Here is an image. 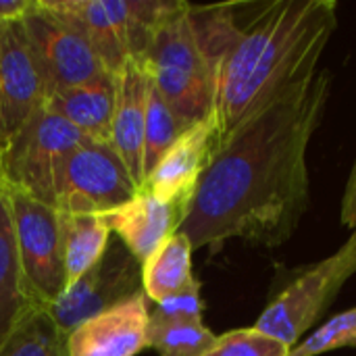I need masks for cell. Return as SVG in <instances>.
<instances>
[{
	"instance_id": "obj_2",
	"label": "cell",
	"mask_w": 356,
	"mask_h": 356,
	"mask_svg": "<svg viewBox=\"0 0 356 356\" xmlns=\"http://www.w3.org/2000/svg\"><path fill=\"white\" fill-rule=\"evenodd\" d=\"M336 27V0H273L240 25L215 73L217 146L269 104L315 77Z\"/></svg>"
},
{
	"instance_id": "obj_28",
	"label": "cell",
	"mask_w": 356,
	"mask_h": 356,
	"mask_svg": "<svg viewBox=\"0 0 356 356\" xmlns=\"http://www.w3.org/2000/svg\"><path fill=\"white\" fill-rule=\"evenodd\" d=\"M33 0H0V21L21 19L29 8Z\"/></svg>"
},
{
	"instance_id": "obj_15",
	"label": "cell",
	"mask_w": 356,
	"mask_h": 356,
	"mask_svg": "<svg viewBox=\"0 0 356 356\" xmlns=\"http://www.w3.org/2000/svg\"><path fill=\"white\" fill-rule=\"evenodd\" d=\"M184 217V209L163 202L150 192L140 190L129 202L104 215L111 232L119 236L123 246L144 263L169 236H173Z\"/></svg>"
},
{
	"instance_id": "obj_12",
	"label": "cell",
	"mask_w": 356,
	"mask_h": 356,
	"mask_svg": "<svg viewBox=\"0 0 356 356\" xmlns=\"http://www.w3.org/2000/svg\"><path fill=\"white\" fill-rule=\"evenodd\" d=\"M150 311L146 294L79 323L67 336L69 356H138L148 348Z\"/></svg>"
},
{
	"instance_id": "obj_21",
	"label": "cell",
	"mask_w": 356,
	"mask_h": 356,
	"mask_svg": "<svg viewBox=\"0 0 356 356\" xmlns=\"http://www.w3.org/2000/svg\"><path fill=\"white\" fill-rule=\"evenodd\" d=\"M188 131L159 90L148 86V100H146V125H144V184L165 152L177 142V138Z\"/></svg>"
},
{
	"instance_id": "obj_13",
	"label": "cell",
	"mask_w": 356,
	"mask_h": 356,
	"mask_svg": "<svg viewBox=\"0 0 356 356\" xmlns=\"http://www.w3.org/2000/svg\"><path fill=\"white\" fill-rule=\"evenodd\" d=\"M215 146L217 127L215 119L209 117L177 138V142L165 152V156L146 177L142 190L150 192L163 202L186 209V202L190 200L204 167L209 165Z\"/></svg>"
},
{
	"instance_id": "obj_29",
	"label": "cell",
	"mask_w": 356,
	"mask_h": 356,
	"mask_svg": "<svg viewBox=\"0 0 356 356\" xmlns=\"http://www.w3.org/2000/svg\"><path fill=\"white\" fill-rule=\"evenodd\" d=\"M2 146H4V134H2V123H0V150H2Z\"/></svg>"
},
{
	"instance_id": "obj_3",
	"label": "cell",
	"mask_w": 356,
	"mask_h": 356,
	"mask_svg": "<svg viewBox=\"0 0 356 356\" xmlns=\"http://www.w3.org/2000/svg\"><path fill=\"white\" fill-rule=\"evenodd\" d=\"M144 65L152 86L186 129L213 117L215 71L198 46L188 2H177L159 23Z\"/></svg>"
},
{
	"instance_id": "obj_27",
	"label": "cell",
	"mask_w": 356,
	"mask_h": 356,
	"mask_svg": "<svg viewBox=\"0 0 356 356\" xmlns=\"http://www.w3.org/2000/svg\"><path fill=\"white\" fill-rule=\"evenodd\" d=\"M340 261V267L346 275V280H350L356 273V227L353 234L348 236V240L338 248V252H334Z\"/></svg>"
},
{
	"instance_id": "obj_11",
	"label": "cell",
	"mask_w": 356,
	"mask_h": 356,
	"mask_svg": "<svg viewBox=\"0 0 356 356\" xmlns=\"http://www.w3.org/2000/svg\"><path fill=\"white\" fill-rule=\"evenodd\" d=\"M44 102V81L23 21H0V123L4 142L19 131Z\"/></svg>"
},
{
	"instance_id": "obj_10",
	"label": "cell",
	"mask_w": 356,
	"mask_h": 356,
	"mask_svg": "<svg viewBox=\"0 0 356 356\" xmlns=\"http://www.w3.org/2000/svg\"><path fill=\"white\" fill-rule=\"evenodd\" d=\"M346 275L336 254L302 271L288 284L261 313L254 330L286 344L296 346L309 327L325 313L346 284Z\"/></svg>"
},
{
	"instance_id": "obj_1",
	"label": "cell",
	"mask_w": 356,
	"mask_h": 356,
	"mask_svg": "<svg viewBox=\"0 0 356 356\" xmlns=\"http://www.w3.org/2000/svg\"><path fill=\"white\" fill-rule=\"evenodd\" d=\"M330 90V73L317 71L215 148L177 227L192 250L227 240L275 248L294 236L311 202L307 154Z\"/></svg>"
},
{
	"instance_id": "obj_17",
	"label": "cell",
	"mask_w": 356,
	"mask_h": 356,
	"mask_svg": "<svg viewBox=\"0 0 356 356\" xmlns=\"http://www.w3.org/2000/svg\"><path fill=\"white\" fill-rule=\"evenodd\" d=\"M58 221H60L65 280L69 288L102 259L111 242L108 240L111 229L104 221V215H92V213H79V215L58 213Z\"/></svg>"
},
{
	"instance_id": "obj_8",
	"label": "cell",
	"mask_w": 356,
	"mask_h": 356,
	"mask_svg": "<svg viewBox=\"0 0 356 356\" xmlns=\"http://www.w3.org/2000/svg\"><path fill=\"white\" fill-rule=\"evenodd\" d=\"M21 21L44 81L46 98L56 90L86 86L113 75L83 33L44 8L40 0H33Z\"/></svg>"
},
{
	"instance_id": "obj_6",
	"label": "cell",
	"mask_w": 356,
	"mask_h": 356,
	"mask_svg": "<svg viewBox=\"0 0 356 356\" xmlns=\"http://www.w3.org/2000/svg\"><path fill=\"white\" fill-rule=\"evenodd\" d=\"M6 194L27 294L35 305L50 307L67 288L58 211L13 188Z\"/></svg>"
},
{
	"instance_id": "obj_18",
	"label": "cell",
	"mask_w": 356,
	"mask_h": 356,
	"mask_svg": "<svg viewBox=\"0 0 356 356\" xmlns=\"http://www.w3.org/2000/svg\"><path fill=\"white\" fill-rule=\"evenodd\" d=\"M31 305L35 302L29 298L25 288L15 242L8 194L4 181L0 179V344L8 336L15 321Z\"/></svg>"
},
{
	"instance_id": "obj_14",
	"label": "cell",
	"mask_w": 356,
	"mask_h": 356,
	"mask_svg": "<svg viewBox=\"0 0 356 356\" xmlns=\"http://www.w3.org/2000/svg\"><path fill=\"white\" fill-rule=\"evenodd\" d=\"M150 75L144 60H125L117 73V98L108 144L115 148L138 190L144 188V125Z\"/></svg>"
},
{
	"instance_id": "obj_24",
	"label": "cell",
	"mask_w": 356,
	"mask_h": 356,
	"mask_svg": "<svg viewBox=\"0 0 356 356\" xmlns=\"http://www.w3.org/2000/svg\"><path fill=\"white\" fill-rule=\"evenodd\" d=\"M290 348L254 327L234 330L217 336L215 344L202 356H288Z\"/></svg>"
},
{
	"instance_id": "obj_5",
	"label": "cell",
	"mask_w": 356,
	"mask_h": 356,
	"mask_svg": "<svg viewBox=\"0 0 356 356\" xmlns=\"http://www.w3.org/2000/svg\"><path fill=\"white\" fill-rule=\"evenodd\" d=\"M86 140L90 138L42 106L4 142L0 150V179L6 188L54 207L58 169Z\"/></svg>"
},
{
	"instance_id": "obj_23",
	"label": "cell",
	"mask_w": 356,
	"mask_h": 356,
	"mask_svg": "<svg viewBox=\"0 0 356 356\" xmlns=\"http://www.w3.org/2000/svg\"><path fill=\"white\" fill-rule=\"evenodd\" d=\"M340 348H356V307L325 321L292 346L288 356H321Z\"/></svg>"
},
{
	"instance_id": "obj_16",
	"label": "cell",
	"mask_w": 356,
	"mask_h": 356,
	"mask_svg": "<svg viewBox=\"0 0 356 356\" xmlns=\"http://www.w3.org/2000/svg\"><path fill=\"white\" fill-rule=\"evenodd\" d=\"M117 98V75L86 86L65 88L52 92L44 108L58 115L86 138L96 142L111 140V125Z\"/></svg>"
},
{
	"instance_id": "obj_9",
	"label": "cell",
	"mask_w": 356,
	"mask_h": 356,
	"mask_svg": "<svg viewBox=\"0 0 356 356\" xmlns=\"http://www.w3.org/2000/svg\"><path fill=\"white\" fill-rule=\"evenodd\" d=\"M142 292V263L119 240L108 242L102 259L48 309L58 327L69 336L79 323Z\"/></svg>"
},
{
	"instance_id": "obj_22",
	"label": "cell",
	"mask_w": 356,
	"mask_h": 356,
	"mask_svg": "<svg viewBox=\"0 0 356 356\" xmlns=\"http://www.w3.org/2000/svg\"><path fill=\"white\" fill-rule=\"evenodd\" d=\"M217 336L200 323H150L148 346L159 356H202Z\"/></svg>"
},
{
	"instance_id": "obj_19",
	"label": "cell",
	"mask_w": 356,
	"mask_h": 356,
	"mask_svg": "<svg viewBox=\"0 0 356 356\" xmlns=\"http://www.w3.org/2000/svg\"><path fill=\"white\" fill-rule=\"evenodd\" d=\"M196 282L192 273V246L179 232L169 236L144 263L142 288L154 305Z\"/></svg>"
},
{
	"instance_id": "obj_4",
	"label": "cell",
	"mask_w": 356,
	"mask_h": 356,
	"mask_svg": "<svg viewBox=\"0 0 356 356\" xmlns=\"http://www.w3.org/2000/svg\"><path fill=\"white\" fill-rule=\"evenodd\" d=\"M92 44L104 67L117 75L125 60H144L159 23L177 0H40Z\"/></svg>"
},
{
	"instance_id": "obj_7",
	"label": "cell",
	"mask_w": 356,
	"mask_h": 356,
	"mask_svg": "<svg viewBox=\"0 0 356 356\" xmlns=\"http://www.w3.org/2000/svg\"><path fill=\"white\" fill-rule=\"evenodd\" d=\"M138 192L115 148L108 142L86 140L58 169L54 209L71 215H106Z\"/></svg>"
},
{
	"instance_id": "obj_20",
	"label": "cell",
	"mask_w": 356,
	"mask_h": 356,
	"mask_svg": "<svg viewBox=\"0 0 356 356\" xmlns=\"http://www.w3.org/2000/svg\"><path fill=\"white\" fill-rule=\"evenodd\" d=\"M0 356H69L67 334L48 307L31 305L0 344Z\"/></svg>"
},
{
	"instance_id": "obj_25",
	"label": "cell",
	"mask_w": 356,
	"mask_h": 356,
	"mask_svg": "<svg viewBox=\"0 0 356 356\" xmlns=\"http://www.w3.org/2000/svg\"><path fill=\"white\" fill-rule=\"evenodd\" d=\"M202 311L200 282L196 280L186 290L156 302L154 311H150V323H200Z\"/></svg>"
},
{
	"instance_id": "obj_26",
	"label": "cell",
	"mask_w": 356,
	"mask_h": 356,
	"mask_svg": "<svg viewBox=\"0 0 356 356\" xmlns=\"http://www.w3.org/2000/svg\"><path fill=\"white\" fill-rule=\"evenodd\" d=\"M340 219H342V225H346L348 229H355L356 227V163L350 177H348L344 196H342Z\"/></svg>"
}]
</instances>
